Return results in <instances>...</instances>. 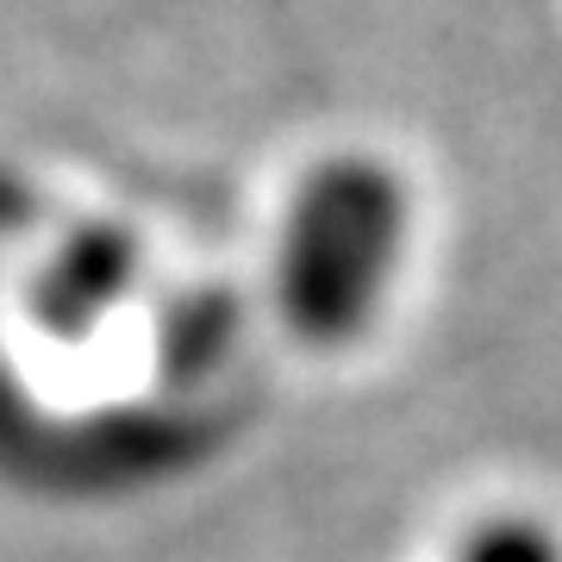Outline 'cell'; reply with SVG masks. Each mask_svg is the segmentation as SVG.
I'll list each match as a JSON object with an SVG mask.
<instances>
[{"mask_svg": "<svg viewBox=\"0 0 562 562\" xmlns=\"http://www.w3.org/2000/svg\"><path fill=\"white\" fill-rule=\"evenodd\" d=\"M462 562H557V543L543 538L538 525H494L469 543Z\"/></svg>", "mask_w": 562, "mask_h": 562, "instance_id": "obj_3", "label": "cell"}, {"mask_svg": "<svg viewBox=\"0 0 562 562\" xmlns=\"http://www.w3.org/2000/svg\"><path fill=\"white\" fill-rule=\"evenodd\" d=\"M132 281V238L125 232H76L32 281V306L50 331H88L106 306H120Z\"/></svg>", "mask_w": 562, "mask_h": 562, "instance_id": "obj_2", "label": "cell"}, {"mask_svg": "<svg viewBox=\"0 0 562 562\" xmlns=\"http://www.w3.org/2000/svg\"><path fill=\"white\" fill-rule=\"evenodd\" d=\"M406 244V194L382 162L331 157L301 181L281 232V306L306 338L338 344L375 319Z\"/></svg>", "mask_w": 562, "mask_h": 562, "instance_id": "obj_1", "label": "cell"}]
</instances>
